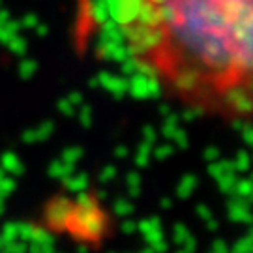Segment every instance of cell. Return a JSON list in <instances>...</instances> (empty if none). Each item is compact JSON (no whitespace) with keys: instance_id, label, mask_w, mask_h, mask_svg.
<instances>
[{"instance_id":"6da1fadb","label":"cell","mask_w":253,"mask_h":253,"mask_svg":"<svg viewBox=\"0 0 253 253\" xmlns=\"http://www.w3.org/2000/svg\"><path fill=\"white\" fill-rule=\"evenodd\" d=\"M139 72L182 107L253 122V0H111Z\"/></svg>"}]
</instances>
